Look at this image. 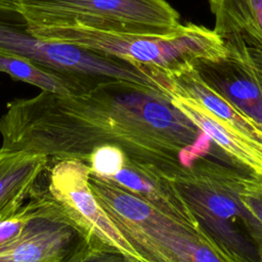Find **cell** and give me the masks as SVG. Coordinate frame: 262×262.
<instances>
[{"instance_id":"obj_1","label":"cell","mask_w":262,"mask_h":262,"mask_svg":"<svg viewBox=\"0 0 262 262\" xmlns=\"http://www.w3.org/2000/svg\"><path fill=\"white\" fill-rule=\"evenodd\" d=\"M1 147L86 162L97 146L121 147L134 162L172 179L211 139L163 93L125 80L82 95L41 91L11 100L0 117Z\"/></svg>"},{"instance_id":"obj_2","label":"cell","mask_w":262,"mask_h":262,"mask_svg":"<svg viewBox=\"0 0 262 262\" xmlns=\"http://www.w3.org/2000/svg\"><path fill=\"white\" fill-rule=\"evenodd\" d=\"M244 176L236 168L200 156L170 179L225 262H261L238 196Z\"/></svg>"},{"instance_id":"obj_3","label":"cell","mask_w":262,"mask_h":262,"mask_svg":"<svg viewBox=\"0 0 262 262\" xmlns=\"http://www.w3.org/2000/svg\"><path fill=\"white\" fill-rule=\"evenodd\" d=\"M0 52L26 58L57 74L75 87L78 95L115 80L134 82L159 91L154 79L139 63L37 38L12 0H0Z\"/></svg>"},{"instance_id":"obj_4","label":"cell","mask_w":262,"mask_h":262,"mask_svg":"<svg viewBox=\"0 0 262 262\" xmlns=\"http://www.w3.org/2000/svg\"><path fill=\"white\" fill-rule=\"evenodd\" d=\"M30 28L80 27L95 31L165 37L181 27L167 0H12Z\"/></svg>"},{"instance_id":"obj_5","label":"cell","mask_w":262,"mask_h":262,"mask_svg":"<svg viewBox=\"0 0 262 262\" xmlns=\"http://www.w3.org/2000/svg\"><path fill=\"white\" fill-rule=\"evenodd\" d=\"M89 183L101 207L142 262H195L201 244L212 243L201 229L168 216L108 181L90 175Z\"/></svg>"},{"instance_id":"obj_6","label":"cell","mask_w":262,"mask_h":262,"mask_svg":"<svg viewBox=\"0 0 262 262\" xmlns=\"http://www.w3.org/2000/svg\"><path fill=\"white\" fill-rule=\"evenodd\" d=\"M31 196V218L16 239L0 248V262H80L94 250L85 231L49 194L46 185L38 184Z\"/></svg>"},{"instance_id":"obj_7","label":"cell","mask_w":262,"mask_h":262,"mask_svg":"<svg viewBox=\"0 0 262 262\" xmlns=\"http://www.w3.org/2000/svg\"><path fill=\"white\" fill-rule=\"evenodd\" d=\"M51 159L53 162L49 161L46 170V188L85 231L93 248L116 250L141 261L94 195L89 166L77 159Z\"/></svg>"},{"instance_id":"obj_8","label":"cell","mask_w":262,"mask_h":262,"mask_svg":"<svg viewBox=\"0 0 262 262\" xmlns=\"http://www.w3.org/2000/svg\"><path fill=\"white\" fill-rule=\"evenodd\" d=\"M166 96L233 162L250 172L262 173V143L247 136L188 96L172 90L167 91Z\"/></svg>"},{"instance_id":"obj_9","label":"cell","mask_w":262,"mask_h":262,"mask_svg":"<svg viewBox=\"0 0 262 262\" xmlns=\"http://www.w3.org/2000/svg\"><path fill=\"white\" fill-rule=\"evenodd\" d=\"M122 189L150 204L168 216L200 229L196 219L169 178L126 157L123 166L107 179Z\"/></svg>"},{"instance_id":"obj_10","label":"cell","mask_w":262,"mask_h":262,"mask_svg":"<svg viewBox=\"0 0 262 262\" xmlns=\"http://www.w3.org/2000/svg\"><path fill=\"white\" fill-rule=\"evenodd\" d=\"M158 71L160 87L165 95L172 90L188 96L247 136L262 143V127L211 86L195 68L179 73H168L159 68Z\"/></svg>"},{"instance_id":"obj_11","label":"cell","mask_w":262,"mask_h":262,"mask_svg":"<svg viewBox=\"0 0 262 262\" xmlns=\"http://www.w3.org/2000/svg\"><path fill=\"white\" fill-rule=\"evenodd\" d=\"M49 161L45 155L0 147V222L26 204L40 183Z\"/></svg>"},{"instance_id":"obj_12","label":"cell","mask_w":262,"mask_h":262,"mask_svg":"<svg viewBox=\"0 0 262 262\" xmlns=\"http://www.w3.org/2000/svg\"><path fill=\"white\" fill-rule=\"evenodd\" d=\"M214 31L227 53L262 52V0H209Z\"/></svg>"},{"instance_id":"obj_13","label":"cell","mask_w":262,"mask_h":262,"mask_svg":"<svg viewBox=\"0 0 262 262\" xmlns=\"http://www.w3.org/2000/svg\"><path fill=\"white\" fill-rule=\"evenodd\" d=\"M195 69L211 86L262 127V91L239 62L226 57L199 63Z\"/></svg>"},{"instance_id":"obj_14","label":"cell","mask_w":262,"mask_h":262,"mask_svg":"<svg viewBox=\"0 0 262 262\" xmlns=\"http://www.w3.org/2000/svg\"><path fill=\"white\" fill-rule=\"evenodd\" d=\"M0 73L16 81L36 86L41 91L60 95H78L75 87L64 78L31 60L0 52Z\"/></svg>"},{"instance_id":"obj_15","label":"cell","mask_w":262,"mask_h":262,"mask_svg":"<svg viewBox=\"0 0 262 262\" xmlns=\"http://www.w3.org/2000/svg\"><path fill=\"white\" fill-rule=\"evenodd\" d=\"M239 200L245 209L248 231L262 262V176L249 172L243 178Z\"/></svg>"},{"instance_id":"obj_16","label":"cell","mask_w":262,"mask_h":262,"mask_svg":"<svg viewBox=\"0 0 262 262\" xmlns=\"http://www.w3.org/2000/svg\"><path fill=\"white\" fill-rule=\"evenodd\" d=\"M126 157V152L119 146L102 145L95 147L85 163L90 168V175L107 179L123 166Z\"/></svg>"},{"instance_id":"obj_17","label":"cell","mask_w":262,"mask_h":262,"mask_svg":"<svg viewBox=\"0 0 262 262\" xmlns=\"http://www.w3.org/2000/svg\"><path fill=\"white\" fill-rule=\"evenodd\" d=\"M33 208L34 201L30 196L28 202L14 215L0 222V248L20 235L31 218Z\"/></svg>"},{"instance_id":"obj_18","label":"cell","mask_w":262,"mask_h":262,"mask_svg":"<svg viewBox=\"0 0 262 262\" xmlns=\"http://www.w3.org/2000/svg\"><path fill=\"white\" fill-rule=\"evenodd\" d=\"M80 262H141L116 250H92Z\"/></svg>"},{"instance_id":"obj_19","label":"cell","mask_w":262,"mask_h":262,"mask_svg":"<svg viewBox=\"0 0 262 262\" xmlns=\"http://www.w3.org/2000/svg\"><path fill=\"white\" fill-rule=\"evenodd\" d=\"M261 176H262V173H261Z\"/></svg>"}]
</instances>
